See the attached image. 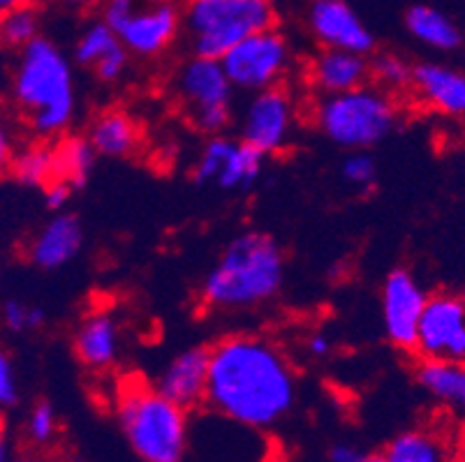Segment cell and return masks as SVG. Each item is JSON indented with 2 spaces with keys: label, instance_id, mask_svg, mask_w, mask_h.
Returning <instances> with one entry per match:
<instances>
[{
  "label": "cell",
  "instance_id": "6da1fadb",
  "mask_svg": "<svg viewBox=\"0 0 465 462\" xmlns=\"http://www.w3.org/2000/svg\"><path fill=\"white\" fill-rule=\"evenodd\" d=\"M297 402V375L269 338L236 333L209 347L206 405L243 428L266 430Z\"/></svg>",
  "mask_w": 465,
  "mask_h": 462
},
{
  "label": "cell",
  "instance_id": "7a4b0ae2",
  "mask_svg": "<svg viewBox=\"0 0 465 462\" xmlns=\"http://www.w3.org/2000/svg\"><path fill=\"white\" fill-rule=\"evenodd\" d=\"M12 95L26 125L40 139L61 137L77 112L74 72L61 46L37 37L19 54Z\"/></svg>",
  "mask_w": 465,
  "mask_h": 462
},
{
  "label": "cell",
  "instance_id": "3957f363",
  "mask_svg": "<svg viewBox=\"0 0 465 462\" xmlns=\"http://www.w3.org/2000/svg\"><path fill=\"white\" fill-rule=\"evenodd\" d=\"M285 278V254L264 231L230 241L202 285V300L215 310H248L272 300Z\"/></svg>",
  "mask_w": 465,
  "mask_h": 462
},
{
  "label": "cell",
  "instance_id": "277c9868",
  "mask_svg": "<svg viewBox=\"0 0 465 462\" xmlns=\"http://www.w3.org/2000/svg\"><path fill=\"white\" fill-rule=\"evenodd\" d=\"M116 417L130 448L143 462H183L188 412L155 387L134 381L121 391Z\"/></svg>",
  "mask_w": 465,
  "mask_h": 462
},
{
  "label": "cell",
  "instance_id": "5b68a950",
  "mask_svg": "<svg viewBox=\"0 0 465 462\" xmlns=\"http://www.w3.org/2000/svg\"><path fill=\"white\" fill-rule=\"evenodd\" d=\"M399 121L394 93L363 84L338 95H322L312 107V123L331 143L348 151H369L389 137Z\"/></svg>",
  "mask_w": 465,
  "mask_h": 462
},
{
  "label": "cell",
  "instance_id": "8992f818",
  "mask_svg": "<svg viewBox=\"0 0 465 462\" xmlns=\"http://www.w3.org/2000/svg\"><path fill=\"white\" fill-rule=\"evenodd\" d=\"M183 31L194 56L220 58L252 33L276 28V0H185Z\"/></svg>",
  "mask_w": 465,
  "mask_h": 462
},
{
  "label": "cell",
  "instance_id": "52a82bcc",
  "mask_svg": "<svg viewBox=\"0 0 465 462\" xmlns=\"http://www.w3.org/2000/svg\"><path fill=\"white\" fill-rule=\"evenodd\" d=\"M172 88L185 116L200 133L215 137L232 125V82L215 58L190 56L176 67Z\"/></svg>",
  "mask_w": 465,
  "mask_h": 462
},
{
  "label": "cell",
  "instance_id": "ba28073f",
  "mask_svg": "<svg viewBox=\"0 0 465 462\" xmlns=\"http://www.w3.org/2000/svg\"><path fill=\"white\" fill-rule=\"evenodd\" d=\"M232 86L246 93L282 86L292 67V46L278 28L252 33L220 58Z\"/></svg>",
  "mask_w": 465,
  "mask_h": 462
},
{
  "label": "cell",
  "instance_id": "9c48e42d",
  "mask_svg": "<svg viewBox=\"0 0 465 462\" xmlns=\"http://www.w3.org/2000/svg\"><path fill=\"white\" fill-rule=\"evenodd\" d=\"M297 127V102L285 86L252 93L241 116V139L262 155H276L290 146Z\"/></svg>",
  "mask_w": 465,
  "mask_h": 462
},
{
  "label": "cell",
  "instance_id": "30bf717a",
  "mask_svg": "<svg viewBox=\"0 0 465 462\" xmlns=\"http://www.w3.org/2000/svg\"><path fill=\"white\" fill-rule=\"evenodd\" d=\"M264 158L243 139L215 134L202 146L193 176L197 183L220 190H248L260 181Z\"/></svg>",
  "mask_w": 465,
  "mask_h": 462
},
{
  "label": "cell",
  "instance_id": "8fae6325",
  "mask_svg": "<svg viewBox=\"0 0 465 462\" xmlns=\"http://www.w3.org/2000/svg\"><path fill=\"white\" fill-rule=\"evenodd\" d=\"M414 354L465 363V299L440 291L429 296L417 333Z\"/></svg>",
  "mask_w": 465,
  "mask_h": 462
},
{
  "label": "cell",
  "instance_id": "7c38bea8",
  "mask_svg": "<svg viewBox=\"0 0 465 462\" xmlns=\"http://www.w3.org/2000/svg\"><path fill=\"white\" fill-rule=\"evenodd\" d=\"M426 300L429 294L410 270L396 269L387 275L382 285V324L391 345L414 351Z\"/></svg>",
  "mask_w": 465,
  "mask_h": 462
},
{
  "label": "cell",
  "instance_id": "4fadbf2b",
  "mask_svg": "<svg viewBox=\"0 0 465 462\" xmlns=\"http://www.w3.org/2000/svg\"><path fill=\"white\" fill-rule=\"evenodd\" d=\"M308 31L322 49L354 51L363 56L375 49L373 33L345 0H312L308 7Z\"/></svg>",
  "mask_w": 465,
  "mask_h": 462
},
{
  "label": "cell",
  "instance_id": "5bb4252c",
  "mask_svg": "<svg viewBox=\"0 0 465 462\" xmlns=\"http://www.w3.org/2000/svg\"><path fill=\"white\" fill-rule=\"evenodd\" d=\"M181 31H183L181 10L174 3H164V5H137L128 21L118 28L116 35L130 51V56L158 58L174 44Z\"/></svg>",
  "mask_w": 465,
  "mask_h": 462
},
{
  "label": "cell",
  "instance_id": "9a60e30c",
  "mask_svg": "<svg viewBox=\"0 0 465 462\" xmlns=\"http://www.w3.org/2000/svg\"><path fill=\"white\" fill-rule=\"evenodd\" d=\"M410 91L421 104L451 118H465V70L442 63L412 65Z\"/></svg>",
  "mask_w": 465,
  "mask_h": 462
},
{
  "label": "cell",
  "instance_id": "2e32d148",
  "mask_svg": "<svg viewBox=\"0 0 465 462\" xmlns=\"http://www.w3.org/2000/svg\"><path fill=\"white\" fill-rule=\"evenodd\" d=\"M163 396L181 405L188 412L194 407L206 405V388H209V349L206 347H190L181 351L167 363L155 384Z\"/></svg>",
  "mask_w": 465,
  "mask_h": 462
},
{
  "label": "cell",
  "instance_id": "e0dca14e",
  "mask_svg": "<svg viewBox=\"0 0 465 462\" xmlns=\"http://www.w3.org/2000/svg\"><path fill=\"white\" fill-rule=\"evenodd\" d=\"M306 79L317 95H338L371 84V61L363 54L320 49L306 67Z\"/></svg>",
  "mask_w": 465,
  "mask_h": 462
},
{
  "label": "cell",
  "instance_id": "ac0fdd59",
  "mask_svg": "<svg viewBox=\"0 0 465 462\" xmlns=\"http://www.w3.org/2000/svg\"><path fill=\"white\" fill-rule=\"evenodd\" d=\"M74 58L79 65L88 67L104 84H116L124 79L130 63V51L125 49L116 31H112L103 19L93 21L79 35L74 44Z\"/></svg>",
  "mask_w": 465,
  "mask_h": 462
},
{
  "label": "cell",
  "instance_id": "d6986e66",
  "mask_svg": "<svg viewBox=\"0 0 465 462\" xmlns=\"http://www.w3.org/2000/svg\"><path fill=\"white\" fill-rule=\"evenodd\" d=\"M74 354L91 372H107L121 354V324L109 310H95L74 330Z\"/></svg>",
  "mask_w": 465,
  "mask_h": 462
},
{
  "label": "cell",
  "instance_id": "ffe728a7",
  "mask_svg": "<svg viewBox=\"0 0 465 462\" xmlns=\"http://www.w3.org/2000/svg\"><path fill=\"white\" fill-rule=\"evenodd\" d=\"M84 245V229L74 215H56L33 236L28 260L45 270L65 266L79 254Z\"/></svg>",
  "mask_w": 465,
  "mask_h": 462
},
{
  "label": "cell",
  "instance_id": "44dd1931",
  "mask_svg": "<svg viewBox=\"0 0 465 462\" xmlns=\"http://www.w3.org/2000/svg\"><path fill=\"white\" fill-rule=\"evenodd\" d=\"M88 142L97 155L107 158H128L142 143V130L133 113L125 109H107L88 127Z\"/></svg>",
  "mask_w": 465,
  "mask_h": 462
},
{
  "label": "cell",
  "instance_id": "7402d4cb",
  "mask_svg": "<svg viewBox=\"0 0 465 462\" xmlns=\"http://www.w3.org/2000/svg\"><path fill=\"white\" fill-rule=\"evenodd\" d=\"M420 387L438 405L454 414H465V363L445 359H421L414 372Z\"/></svg>",
  "mask_w": 465,
  "mask_h": 462
},
{
  "label": "cell",
  "instance_id": "603a6c76",
  "mask_svg": "<svg viewBox=\"0 0 465 462\" xmlns=\"http://www.w3.org/2000/svg\"><path fill=\"white\" fill-rule=\"evenodd\" d=\"M405 28L421 44L435 51H456L463 44L459 25L430 5H414L405 15Z\"/></svg>",
  "mask_w": 465,
  "mask_h": 462
},
{
  "label": "cell",
  "instance_id": "cb8c5ba5",
  "mask_svg": "<svg viewBox=\"0 0 465 462\" xmlns=\"http://www.w3.org/2000/svg\"><path fill=\"white\" fill-rule=\"evenodd\" d=\"M384 462H451L450 447L435 430L412 428L396 435L382 451Z\"/></svg>",
  "mask_w": 465,
  "mask_h": 462
},
{
  "label": "cell",
  "instance_id": "d4e9b609",
  "mask_svg": "<svg viewBox=\"0 0 465 462\" xmlns=\"http://www.w3.org/2000/svg\"><path fill=\"white\" fill-rule=\"evenodd\" d=\"M10 172L21 185L46 188L56 178V146H49L45 139L31 143L15 152Z\"/></svg>",
  "mask_w": 465,
  "mask_h": 462
},
{
  "label": "cell",
  "instance_id": "484cf974",
  "mask_svg": "<svg viewBox=\"0 0 465 462\" xmlns=\"http://www.w3.org/2000/svg\"><path fill=\"white\" fill-rule=\"evenodd\" d=\"M97 151L88 137H65L56 143V178L79 190L86 185L93 167H95Z\"/></svg>",
  "mask_w": 465,
  "mask_h": 462
},
{
  "label": "cell",
  "instance_id": "4316f807",
  "mask_svg": "<svg viewBox=\"0 0 465 462\" xmlns=\"http://www.w3.org/2000/svg\"><path fill=\"white\" fill-rule=\"evenodd\" d=\"M42 16L33 3L16 7L0 16V44L7 49H24L40 37Z\"/></svg>",
  "mask_w": 465,
  "mask_h": 462
},
{
  "label": "cell",
  "instance_id": "83f0119b",
  "mask_svg": "<svg viewBox=\"0 0 465 462\" xmlns=\"http://www.w3.org/2000/svg\"><path fill=\"white\" fill-rule=\"evenodd\" d=\"M410 76H412V65L396 54H380L371 61V82L389 93L410 88Z\"/></svg>",
  "mask_w": 465,
  "mask_h": 462
},
{
  "label": "cell",
  "instance_id": "f1b7e54d",
  "mask_svg": "<svg viewBox=\"0 0 465 462\" xmlns=\"http://www.w3.org/2000/svg\"><path fill=\"white\" fill-rule=\"evenodd\" d=\"M342 181L359 192H369L378 183V167L366 151H352L341 167Z\"/></svg>",
  "mask_w": 465,
  "mask_h": 462
},
{
  "label": "cell",
  "instance_id": "f546056e",
  "mask_svg": "<svg viewBox=\"0 0 465 462\" xmlns=\"http://www.w3.org/2000/svg\"><path fill=\"white\" fill-rule=\"evenodd\" d=\"M46 321V315L37 305L21 303V300H7L3 308V324L12 333H26V330L42 329Z\"/></svg>",
  "mask_w": 465,
  "mask_h": 462
},
{
  "label": "cell",
  "instance_id": "4dcf8cb0",
  "mask_svg": "<svg viewBox=\"0 0 465 462\" xmlns=\"http://www.w3.org/2000/svg\"><path fill=\"white\" fill-rule=\"evenodd\" d=\"M58 435V414L52 402H37L28 417V437L37 447H49Z\"/></svg>",
  "mask_w": 465,
  "mask_h": 462
},
{
  "label": "cell",
  "instance_id": "1f68e13d",
  "mask_svg": "<svg viewBox=\"0 0 465 462\" xmlns=\"http://www.w3.org/2000/svg\"><path fill=\"white\" fill-rule=\"evenodd\" d=\"M19 400V387H16V375L12 359L0 351V407H12Z\"/></svg>",
  "mask_w": 465,
  "mask_h": 462
},
{
  "label": "cell",
  "instance_id": "d6a6232c",
  "mask_svg": "<svg viewBox=\"0 0 465 462\" xmlns=\"http://www.w3.org/2000/svg\"><path fill=\"white\" fill-rule=\"evenodd\" d=\"M72 192H74V188H72L70 183H65V181H61V178H54L52 183L45 188L46 209L63 211L67 206V202H70Z\"/></svg>",
  "mask_w": 465,
  "mask_h": 462
},
{
  "label": "cell",
  "instance_id": "836d02e7",
  "mask_svg": "<svg viewBox=\"0 0 465 462\" xmlns=\"http://www.w3.org/2000/svg\"><path fill=\"white\" fill-rule=\"evenodd\" d=\"M366 453L350 442H338L329 448V462H361Z\"/></svg>",
  "mask_w": 465,
  "mask_h": 462
},
{
  "label": "cell",
  "instance_id": "e575fe53",
  "mask_svg": "<svg viewBox=\"0 0 465 462\" xmlns=\"http://www.w3.org/2000/svg\"><path fill=\"white\" fill-rule=\"evenodd\" d=\"M12 158H15V146H12L10 130H7L5 121L0 118V176L10 172Z\"/></svg>",
  "mask_w": 465,
  "mask_h": 462
},
{
  "label": "cell",
  "instance_id": "d590c367",
  "mask_svg": "<svg viewBox=\"0 0 465 462\" xmlns=\"http://www.w3.org/2000/svg\"><path fill=\"white\" fill-rule=\"evenodd\" d=\"M306 349L311 351V356H315V359H322V356H327L329 349H331V340H329L327 333H312L306 342Z\"/></svg>",
  "mask_w": 465,
  "mask_h": 462
},
{
  "label": "cell",
  "instance_id": "8d00e7d4",
  "mask_svg": "<svg viewBox=\"0 0 465 462\" xmlns=\"http://www.w3.org/2000/svg\"><path fill=\"white\" fill-rule=\"evenodd\" d=\"M58 3L72 10H91V7L103 5V0H58Z\"/></svg>",
  "mask_w": 465,
  "mask_h": 462
},
{
  "label": "cell",
  "instance_id": "74e56055",
  "mask_svg": "<svg viewBox=\"0 0 465 462\" xmlns=\"http://www.w3.org/2000/svg\"><path fill=\"white\" fill-rule=\"evenodd\" d=\"M26 3H31V0H0V16L7 15V12L16 10V7L26 5Z\"/></svg>",
  "mask_w": 465,
  "mask_h": 462
},
{
  "label": "cell",
  "instance_id": "f35d334b",
  "mask_svg": "<svg viewBox=\"0 0 465 462\" xmlns=\"http://www.w3.org/2000/svg\"><path fill=\"white\" fill-rule=\"evenodd\" d=\"M0 462H12L10 460V447H7V437L5 430L0 426Z\"/></svg>",
  "mask_w": 465,
  "mask_h": 462
},
{
  "label": "cell",
  "instance_id": "ab89813d",
  "mask_svg": "<svg viewBox=\"0 0 465 462\" xmlns=\"http://www.w3.org/2000/svg\"><path fill=\"white\" fill-rule=\"evenodd\" d=\"M361 462H384V460H382V453H366Z\"/></svg>",
  "mask_w": 465,
  "mask_h": 462
},
{
  "label": "cell",
  "instance_id": "60d3db41",
  "mask_svg": "<svg viewBox=\"0 0 465 462\" xmlns=\"http://www.w3.org/2000/svg\"><path fill=\"white\" fill-rule=\"evenodd\" d=\"M139 5H164V3H174V0H137Z\"/></svg>",
  "mask_w": 465,
  "mask_h": 462
},
{
  "label": "cell",
  "instance_id": "b9f144b4",
  "mask_svg": "<svg viewBox=\"0 0 465 462\" xmlns=\"http://www.w3.org/2000/svg\"><path fill=\"white\" fill-rule=\"evenodd\" d=\"M15 462H40V460H35V457H19V460Z\"/></svg>",
  "mask_w": 465,
  "mask_h": 462
},
{
  "label": "cell",
  "instance_id": "7bdbcfd3",
  "mask_svg": "<svg viewBox=\"0 0 465 462\" xmlns=\"http://www.w3.org/2000/svg\"><path fill=\"white\" fill-rule=\"evenodd\" d=\"M460 462H465V451H463V460H460Z\"/></svg>",
  "mask_w": 465,
  "mask_h": 462
},
{
  "label": "cell",
  "instance_id": "ee69618b",
  "mask_svg": "<svg viewBox=\"0 0 465 462\" xmlns=\"http://www.w3.org/2000/svg\"><path fill=\"white\" fill-rule=\"evenodd\" d=\"M463 299H465V291H463Z\"/></svg>",
  "mask_w": 465,
  "mask_h": 462
}]
</instances>
